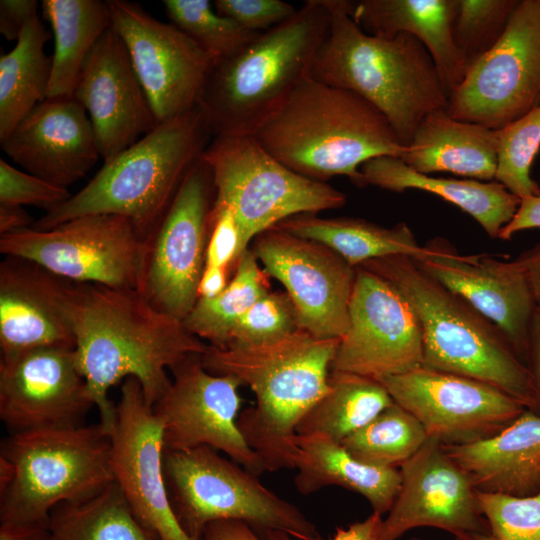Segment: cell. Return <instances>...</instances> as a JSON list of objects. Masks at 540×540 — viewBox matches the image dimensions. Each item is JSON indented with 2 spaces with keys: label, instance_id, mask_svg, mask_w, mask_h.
<instances>
[{
  "label": "cell",
  "instance_id": "obj_1",
  "mask_svg": "<svg viewBox=\"0 0 540 540\" xmlns=\"http://www.w3.org/2000/svg\"><path fill=\"white\" fill-rule=\"evenodd\" d=\"M67 312L78 367L108 433L116 411L108 397L113 386L137 379L153 407L171 384L167 370L209 347L138 289L73 283Z\"/></svg>",
  "mask_w": 540,
  "mask_h": 540
},
{
  "label": "cell",
  "instance_id": "obj_2",
  "mask_svg": "<svg viewBox=\"0 0 540 540\" xmlns=\"http://www.w3.org/2000/svg\"><path fill=\"white\" fill-rule=\"evenodd\" d=\"M339 343L297 329L264 345H209L202 355L206 370L235 376L254 392L255 405L240 412L237 425L266 471L294 468L296 428L329 392Z\"/></svg>",
  "mask_w": 540,
  "mask_h": 540
},
{
  "label": "cell",
  "instance_id": "obj_3",
  "mask_svg": "<svg viewBox=\"0 0 540 540\" xmlns=\"http://www.w3.org/2000/svg\"><path fill=\"white\" fill-rule=\"evenodd\" d=\"M282 164L326 182L363 187L361 166L406 151L385 116L358 94L307 76L253 135Z\"/></svg>",
  "mask_w": 540,
  "mask_h": 540
},
{
  "label": "cell",
  "instance_id": "obj_4",
  "mask_svg": "<svg viewBox=\"0 0 540 540\" xmlns=\"http://www.w3.org/2000/svg\"><path fill=\"white\" fill-rule=\"evenodd\" d=\"M325 3L329 30L310 76L367 100L407 147L429 113L447 109L448 94L431 55L410 34L383 38L364 32L350 14L351 1Z\"/></svg>",
  "mask_w": 540,
  "mask_h": 540
},
{
  "label": "cell",
  "instance_id": "obj_5",
  "mask_svg": "<svg viewBox=\"0 0 540 540\" xmlns=\"http://www.w3.org/2000/svg\"><path fill=\"white\" fill-rule=\"evenodd\" d=\"M329 25L325 0H308L239 53L214 63L198 102L212 137L253 136L310 75Z\"/></svg>",
  "mask_w": 540,
  "mask_h": 540
},
{
  "label": "cell",
  "instance_id": "obj_6",
  "mask_svg": "<svg viewBox=\"0 0 540 540\" xmlns=\"http://www.w3.org/2000/svg\"><path fill=\"white\" fill-rule=\"evenodd\" d=\"M360 266L392 283L413 307L422 328L423 366L479 380L529 410L539 408L528 366L497 327L413 257L386 256Z\"/></svg>",
  "mask_w": 540,
  "mask_h": 540
},
{
  "label": "cell",
  "instance_id": "obj_7",
  "mask_svg": "<svg viewBox=\"0 0 540 540\" xmlns=\"http://www.w3.org/2000/svg\"><path fill=\"white\" fill-rule=\"evenodd\" d=\"M199 105L166 120L108 162L75 195L46 211L31 228L51 229L93 214L128 218L147 238L182 180L212 140Z\"/></svg>",
  "mask_w": 540,
  "mask_h": 540
},
{
  "label": "cell",
  "instance_id": "obj_8",
  "mask_svg": "<svg viewBox=\"0 0 540 540\" xmlns=\"http://www.w3.org/2000/svg\"><path fill=\"white\" fill-rule=\"evenodd\" d=\"M0 456L14 470L0 494L1 523L48 525L56 506L87 500L114 483L111 437L100 423L13 433Z\"/></svg>",
  "mask_w": 540,
  "mask_h": 540
},
{
  "label": "cell",
  "instance_id": "obj_9",
  "mask_svg": "<svg viewBox=\"0 0 540 540\" xmlns=\"http://www.w3.org/2000/svg\"><path fill=\"white\" fill-rule=\"evenodd\" d=\"M163 471L175 516L194 539L202 540L209 523L231 519L262 535L279 530L297 540H322L317 526L297 506L211 447L164 451Z\"/></svg>",
  "mask_w": 540,
  "mask_h": 540
},
{
  "label": "cell",
  "instance_id": "obj_10",
  "mask_svg": "<svg viewBox=\"0 0 540 540\" xmlns=\"http://www.w3.org/2000/svg\"><path fill=\"white\" fill-rule=\"evenodd\" d=\"M203 159L211 169L214 203L228 207L237 222L238 258L259 234L281 221L346 203L343 192L288 168L254 136L212 138Z\"/></svg>",
  "mask_w": 540,
  "mask_h": 540
},
{
  "label": "cell",
  "instance_id": "obj_11",
  "mask_svg": "<svg viewBox=\"0 0 540 540\" xmlns=\"http://www.w3.org/2000/svg\"><path fill=\"white\" fill-rule=\"evenodd\" d=\"M146 238L126 217L85 215L51 229L31 227L0 236V252L30 260L79 284L138 289Z\"/></svg>",
  "mask_w": 540,
  "mask_h": 540
},
{
  "label": "cell",
  "instance_id": "obj_12",
  "mask_svg": "<svg viewBox=\"0 0 540 540\" xmlns=\"http://www.w3.org/2000/svg\"><path fill=\"white\" fill-rule=\"evenodd\" d=\"M213 195L211 169L202 155L146 238L138 290L157 309L182 321L199 299Z\"/></svg>",
  "mask_w": 540,
  "mask_h": 540
},
{
  "label": "cell",
  "instance_id": "obj_13",
  "mask_svg": "<svg viewBox=\"0 0 540 540\" xmlns=\"http://www.w3.org/2000/svg\"><path fill=\"white\" fill-rule=\"evenodd\" d=\"M540 105V0H519L500 40L448 96L455 119L498 130Z\"/></svg>",
  "mask_w": 540,
  "mask_h": 540
},
{
  "label": "cell",
  "instance_id": "obj_14",
  "mask_svg": "<svg viewBox=\"0 0 540 540\" xmlns=\"http://www.w3.org/2000/svg\"><path fill=\"white\" fill-rule=\"evenodd\" d=\"M170 370L173 381L153 405L162 426L164 451L208 446L257 476L265 472L237 425L242 382L206 370L201 354L186 357Z\"/></svg>",
  "mask_w": 540,
  "mask_h": 540
},
{
  "label": "cell",
  "instance_id": "obj_15",
  "mask_svg": "<svg viewBox=\"0 0 540 540\" xmlns=\"http://www.w3.org/2000/svg\"><path fill=\"white\" fill-rule=\"evenodd\" d=\"M378 381L430 439L445 446L488 439L527 410L492 385L423 365Z\"/></svg>",
  "mask_w": 540,
  "mask_h": 540
},
{
  "label": "cell",
  "instance_id": "obj_16",
  "mask_svg": "<svg viewBox=\"0 0 540 540\" xmlns=\"http://www.w3.org/2000/svg\"><path fill=\"white\" fill-rule=\"evenodd\" d=\"M110 27L125 45L157 123L198 105L213 61L187 34L139 4L107 1Z\"/></svg>",
  "mask_w": 540,
  "mask_h": 540
},
{
  "label": "cell",
  "instance_id": "obj_17",
  "mask_svg": "<svg viewBox=\"0 0 540 540\" xmlns=\"http://www.w3.org/2000/svg\"><path fill=\"white\" fill-rule=\"evenodd\" d=\"M252 244L264 273L285 287L298 329L321 339H341L349 326L356 267L327 246L276 227Z\"/></svg>",
  "mask_w": 540,
  "mask_h": 540
},
{
  "label": "cell",
  "instance_id": "obj_18",
  "mask_svg": "<svg viewBox=\"0 0 540 540\" xmlns=\"http://www.w3.org/2000/svg\"><path fill=\"white\" fill-rule=\"evenodd\" d=\"M422 365V328L409 301L388 280L356 267L349 326L331 371L379 380Z\"/></svg>",
  "mask_w": 540,
  "mask_h": 540
},
{
  "label": "cell",
  "instance_id": "obj_19",
  "mask_svg": "<svg viewBox=\"0 0 540 540\" xmlns=\"http://www.w3.org/2000/svg\"><path fill=\"white\" fill-rule=\"evenodd\" d=\"M114 482L137 520L158 540H197L179 524L163 471V431L137 379L124 380L110 431Z\"/></svg>",
  "mask_w": 540,
  "mask_h": 540
},
{
  "label": "cell",
  "instance_id": "obj_20",
  "mask_svg": "<svg viewBox=\"0 0 540 540\" xmlns=\"http://www.w3.org/2000/svg\"><path fill=\"white\" fill-rule=\"evenodd\" d=\"M399 469L400 489L382 520L378 540H398L418 527L456 537L490 534L471 477L440 442L429 438Z\"/></svg>",
  "mask_w": 540,
  "mask_h": 540
},
{
  "label": "cell",
  "instance_id": "obj_21",
  "mask_svg": "<svg viewBox=\"0 0 540 540\" xmlns=\"http://www.w3.org/2000/svg\"><path fill=\"white\" fill-rule=\"evenodd\" d=\"M93 407L73 348L44 347L1 357L0 418L11 434L79 426Z\"/></svg>",
  "mask_w": 540,
  "mask_h": 540
},
{
  "label": "cell",
  "instance_id": "obj_22",
  "mask_svg": "<svg viewBox=\"0 0 540 540\" xmlns=\"http://www.w3.org/2000/svg\"><path fill=\"white\" fill-rule=\"evenodd\" d=\"M425 246L427 253L414 258L419 265L493 323L527 365L529 329L537 304L518 260L459 254L442 238Z\"/></svg>",
  "mask_w": 540,
  "mask_h": 540
},
{
  "label": "cell",
  "instance_id": "obj_23",
  "mask_svg": "<svg viewBox=\"0 0 540 540\" xmlns=\"http://www.w3.org/2000/svg\"><path fill=\"white\" fill-rule=\"evenodd\" d=\"M73 97L88 114L104 162L157 125L125 45L111 27L85 59Z\"/></svg>",
  "mask_w": 540,
  "mask_h": 540
},
{
  "label": "cell",
  "instance_id": "obj_24",
  "mask_svg": "<svg viewBox=\"0 0 540 540\" xmlns=\"http://www.w3.org/2000/svg\"><path fill=\"white\" fill-rule=\"evenodd\" d=\"M25 171L68 188L101 157L86 110L74 97L47 98L1 141Z\"/></svg>",
  "mask_w": 540,
  "mask_h": 540
},
{
  "label": "cell",
  "instance_id": "obj_25",
  "mask_svg": "<svg viewBox=\"0 0 540 540\" xmlns=\"http://www.w3.org/2000/svg\"><path fill=\"white\" fill-rule=\"evenodd\" d=\"M73 283L27 259L2 260L1 357L44 347L75 348L67 312Z\"/></svg>",
  "mask_w": 540,
  "mask_h": 540
},
{
  "label": "cell",
  "instance_id": "obj_26",
  "mask_svg": "<svg viewBox=\"0 0 540 540\" xmlns=\"http://www.w3.org/2000/svg\"><path fill=\"white\" fill-rule=\"evenodd\" d=\"M456 0L351 1L350 14L369 35L416 37L431 55L449 94L463 81L467 63L453 37Z\"/></svg>",
  "mask_w": 540,
  "mask_h": 540
},
{
  "label": "cell",
  "instance_id": "obj_27",
  "mask_svg": "<svg viewBox=\"0 0 540 540\" xmlns=\"http://www.w3.org/2000/svg\"><path fill=\"white\" fill-rule=\"evenodd\" d=\"M443 446L478 491L528 496L540 490V415L533 410L488 439Z\"/></svg>",
  "mask_w": 540,
  "mask_h": 540
},
{
  "label": "cell",
  "instance_id": "obj_28",
  "mask_svg": "<svg viewBox=\"0 0 540 540\" xmlns=\"http://www.w3.org/2000/svg\"><path fill=\"white\" fill-rule=\"evenodd\" d=\"M360 172L363 187L372 185L398 193L416 189L441 197L473 217L492 239L499 238L521 200L495 180L434 177L412 169L399 157L370 159Z\"/></svg>",
  "mask_w": 540,
  "mask_h": 540
},
{
  "label": "cell",
  "instance_id": "obj_29",
  "mask_svg": "<svg viewBox=\"0 0 540 540\" xmlns=\"http://www.w3.org/2000/svg\"><path fill=\"white\" fill-rule=\"evenodd\" d=\"M401 159L423 174L451 173L493 181L497 168L496 130L455 119L446 109L436 110L420 122Z\"/></svg>",
  "mask_w": 540,
  "mask_h": 540
},
{
  "label": "cell",
  "instance_id": "obj_30",
  "mask_svg": "<svg viewBox=\"0 0 540 540\" xmlns=\"http://www.w3.org/2000/svg\"><path fill=\"white\" fill-rule=\"evenodd\" d=\"M294 485L303 495H311L333 485L363 496L373 512L386 514L401 485L399 468L379 467L354 458L342 445L320 433L297 434Z\"/></svg>",
  "mask_w": 540,
  "mask_h": 540
},
{
  "label": "cell",
  "instance_id": "obj_31",
  "mask_svg": "<svg viewBox=\"0 0 540 540\" xmlns=\"http://www.w3.org/2000/svg\"><path fill=\"white\" fill-rule=\"evenodd\" d=\"M274 227L327 246L353 267L386 256L419 258L427 253L405 222L384 227L360 218L299 214Z\"/></svg>",
  "mask_w": 540,
  "mask_h": 540
},
{
  "label": "cell",
  "instance_id": "obj_32",
  "mask_svg": "<svg viewBox=\"0 0 540 540\" xmlns=\"http://www.w3.org/2000/svg\"><path fill=\"white\" fill-rule=\"evenodd\" d=\"M41 8L54 37L47 98L73 97L85 59L110 27L107 1L43 0Z\"/></svg>",
  "mask_w": 540,
  "mask_h": 540
},
{
  "label": "cell",
  "instance_id": "obj_33",
  "mask_svg": "<svg viewBox=\"0 0 540 540\" xmlns=\"http://www.w3.org/2000/svg\"><path fill=\"white\" fill-rule=\"evenodd\" d=\"M50 33L38 14L23 27L16 45L0 57V142L47 99L52 59L44 51Z\"/></svg>",
  "mask_w": 540,
  "mask_h": 540
},
{
  "label": "cell",
  "instance_id": "obj_34",
  "mask_svg": "<svg viewBox=\"0 0 540 540\" xmlns=\"http://www.w3.org/2000/svg\"><path fill=\"white\" fill-rule=\"evenodd\" d=\"M329 392L301 419L296 433H320L341 443L365 426L394 401L376 379L331 371Z\"/></svg>",
  "mask_w": 540,
  "mask_h": 540
},
{
  "label": "cell",
  "instance_id": "obj_35",
  "mask_svg": "<svg viewBox=\"0 0 540 540\" xmlns=\"http://www.w3.org/2000/svg\"><path fill=\"white\" fill-rule=\"evenodd\" d=\"M48 530L50 540H158L134 516L115 482L92 498L56 506Z\"/></svg>",
  "mask_w": 540,
  "mask_h": 540
},
{
  "label": "cell",
  "instance_id": "obj_36",
  "mask_svg": "<svg viewBox=\"0 0 540 540\" xmlns=\"http://www.w3.org/2000/svg\"><path fill=\"white\" fill-rule=\"evenodd\" d=\"M225 289L213 298H199L185 317V327L210 346L224 348L238 319L268 290V277L248 248L237 260Z\"/></svg>",
  "mask_w": 540,
  "mask_h": 540
},
{
  "label": "cell",
  "instance_id": "obj_37",
  "mask_svg": "<svg viewBox=\"0 0 540 540\" xmlns=\"http://www.w3.org/2000/svg\"><path fill=\"white\" fill-rule=\"evenodd\" d=\"M429 437L421 423L393 402L341 445L357 460L379 467L399 468Z\"/></svg>",
  "mask_w": 540,
  "mask_h": 540
},
{
  "label": "cell",
  "instance_id": "obj_38",
  "mask_svg": "<svg viewBox=\"0 0 540 540\" xmlns=\"http://www.w3.org/2000/svg\"><path fill=\"white\" fill-rule=\"evenodd\" d=\"M163 5L171 23L196 42L213 64L236 55L260 34L220 14L208 0H164Z\"/></svg>",
  "mask_w": 540,
  "mask_h": 540
},
{
  "label": "cell",
  "instance_id": "obj_39",
  "mask_svg": "<svg viewBox=\"0 0 540 540\" xmlns=\"http://www.w3.org/2000/svg\"><path fill=\"white\" fill-rule=\"evenodd\" d=\"M495 181L523 199L539 195L540 185L530 175L540 149V105L521 118L496 130Z\"/></svg>",
  "mask_w": 540,
  "mask_h": 540
},
{
  "label": "cell",
  "instance_id": "obj_40",
  "mask_svg": "<svg viewBox=\"0 0 540 540\" xmlns=\"http://www.w3.org/2000/svg\"><path fill=\"white\" fill-rule=\"evenodd\" d=\"M518 2L456 0L453 37L467 68L500 40Z\"/></svg>",
  "mask_w": 540,
  "mask_h": 540
},
{
  "label": "cell",
  "instance_id": "obj_41",
  "mask_svg": "<svg viewBox=\"0 0 540 540\" xmlns=\"http://www.w3.org/2000/svg\"><path fill=\"white\" fill-rule=\"evenodd\" d=\"M297 329L295 308L288 294L269 291L238 319L230 333L227 346L269 344L283 339Z\"/></svg>",
  "mask_w": 540,
  "mask_h": 540
},
{
  "label": "cell",
  "instance_id": "obj_42",
  "mask_svg": "<svg viewBox=\"0 0 540 540\" xmlns=\"http://www.w3.org/2000/svg\"><path fill=\"white\" fill-rule=\"evenodd\" d=\"M477 498L495 540H540V490L528 496L477 490Z\"/></svg>",
  "mask_w": 540,
  "mask_h": 540
},
{
  "label": "cell",
  "instance_id": "obj_43",
  "mask_svg": "<svg viewBox=\"0 0 540 540\" xmlns=\"http://www.w3.org/2000/svg\"><path fill=\"white\" fill-rule=\"evenodd\" d=\"M71 197L67 188L23 172L0 159V203L33 205L48 211Z\"/></svg>",
  "mask_w": 540,
  "mask_h": 540
},
{
  "label": "cell",
  "instance_id": "obj_44",
  "mask_svg": "<svg viewBox=\"0 0 540 540\" xmlns=\"http://www.w3.org/2000/svg\"><path fill=\"white\" fill-rule=\"evenodd\" d=\"M213 6L244 29L258 33L281 24L297 11L281 0H216Z\"/></svg>",
  "mask_w": 540,
  "mask_h": 540
},
{
  "label": "cell",
  "instance_id": "obj_45",
  "mask_svg": "<svg viewBox=\"0 0 540 540\" xmlns=\"http://www.w3.org/2000/svg\"><path fill=\"white\" fill-rule=\"evenodd\" d=\"M239 229L233 212L213 202L209 216V237L205 253V266L230 269L239 252Z\"/></svg>",
  "mask_w": 540,
  "mask_h": 540
},
{
  "label": "cell",
  "instance_id": "obj_46",
  "mask_svg": "<svg viewBox=\"0 0 540 540\" xmlns=\"http://www.w3.org/2000/svg\"><path fill=\"white\" fill-rule=\"evenodd\" d=\"M202 540H297L286 532L270 530L260 536L251 526L240 520H216L209 523Z\"/></svg>",
  "mask_w": 540,
  "mask_h": 540
},
{
  "label": "cell",
  "instance_id": "obj_47",
  "mask_svg": "<svg viewBox=\"0 0 540 540\" xmlns=\"http://www.w3.org/2000/svg\"><path fill=\"white\" fill-rule=\"evenodd\" d=\"M38 5L35 0H1V34L9 41H17L27 21L38 14Z\"/></svg>",
  "mask_w": 540,
  "mask_h": 540
},
{
  "label": "cell",
  "instance_id": "obj_48",
  "mask_svg": "<svg viewBox=\"0 0 540 540\" xmlns=\"http://www.w3.org/2000/svg\"><path fill=\"white\" fill-rule=\"evenodd\" d=\"M540 228V194L520 200L512 220L501 230L499 239L510 240L521 231Z\"/></svg>",
  "mask_w": 540,
  "mask_h": 540
},
{
  "label": "cell",
  "instance_id": "obj_49",
  "mask_svg": "<svg viewBox=\"0 0 540 540\" xmlns=\"http://www.w3.org/2000/svg\"><path fill=\"white\" fill-rule=\"evenodd\" d=\"M382 520V515L372 512L362 521L346 528H337L335 534L328 540H378Z\"/></svg>",
  "mask_w": 540,
  "mask_h": 540
},
{
  "label": "cell",
  "instance_id": "obj_50",
  "mask_svg": "<svg viewBox=\"0 0 540 540\" xmlns=\"http://www.w3.org/2000/svg\"><path fill=\"white\" fill-rule=\"evenodd\" d=\"M527 366L533 379L540 408V305H536L530 323Z\"/></svg>",
  "mask_w": 540,
  "mask_h": 540
},
{
  "label": "cell",
  "instance_id": "obj_51",
  "mask_svg": "<svg viewBox=\"0 0 540 540\" xmlns=\"http://www.w3.org/2000/svg\"><path fill=\"white\" fill-rule=\"evenodd\" d=\"M32 216L19 205L0 203V234H9L33 225Z\"/></svg>",
  "mask_w": 540,
  "mask_h": 540
},
{
  "label": "cell",
  "instance_id": "obj_52",
  "mask_svg": "<svg viewBox=\"0 0 540 540\" xmlns=\"http://www.w3.org/2000/svg\"><path fill=\"white\" fill-rule=\"evenodd\" d=\"M516 259L524 269L536 304L540 305V241Z\"/></svg>",
  "mask_w": 540,
  "mask_h": 540
},
{
  "label": "cell",
  "instance_id": "obj_53",
  "mask_svg": "<svg viewBox=\"0 0 540 540\" xmlns=\"http://www.w3.org/2000/svg\"><path fill=\"white\" fill-rule=\"evenodd\" d=\"M227 269L205 266L198 285L199 298H213L227 286Z\"/></svg>",
  "mask_w": 540,
  "mask_h": 540
},
{
  "label": "cell",
  "instance_id": "obj_54",
  "mask_svg": "<svg viewBox=\"0 0 540 540\" xmlns=\"http://www.w3.org/2000/svg\"><path fill=\"white\" fill-rule=\"evenodd\" d=\"M0 540H50L48 525H12L1 523Z\"/></svg>",
  "mask_w": 540,
  "mask_h": 540
},
{
  "label": "cell",
  "instance_id": "obj_55",
  "mask_svg": "<svg viewBox=\"0 0 540 540\" xmlns=\"http://www.w3.org/2000/svg\"><path fill=\"white\" fill-rule=\"evenodd\" d=\"M410 540H420L416 538H412ZM454 540H495L491 534L486 535H475V536H467V537H456Z\"/></svg>",
  "mask_w": 540,
  "mask_h": 540
}]
</instances>
